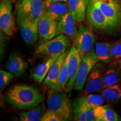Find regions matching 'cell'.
<instances>
[{"label":"cell","instance_id":"obj_1","mask_svg":"<svg viewBox=\"0 0 121 121\" xmlns=\"http://www.w3.org/2000/svg\"><path fill=\"white\" fill-rule=\"evenodd\" d=\"M6 101L15 108L30 109L43 102L44 93L33 85L16 84L7 91L4 96Z\"/></svg>","mask_w":121,"mask_h":121},{"label":"cell","instance_id":"obj_2","mask_svg":"<svg viewBox=\"0 0 121 121\" xmlns=\"http://www.w3.org/2000/svg\"><path fill=\"white\" fill-rule=\"evenodd\" d=\"M47 1L44 0H22L17 9V24L28 22L33 26L38 28Z\"/></svg>","mask_w":121,"mask_h":121},{"label":"cell","instance_id":"obj_3","mask_svg":"<svg viewBox=\"0 0 121 121\" xmlns=\"http://www.w3.org/2000/svg\"><path fill=\"white\" fill-rule=\"evenodd\" d=\"M47 104L49 110L60 115L64 121L69 118L71 114L70 100L63 91L51 90L48 94Z\"/></svg>","mask_w":121,"mask_h":121},{"label":"cell","instance_id":"obj_4","mask_svg":"<svg viewBox=\"0 0 121 121\" xmlns=\"http://www.w3.org/2000/svg\"><path fill=\"white\" fill-rule=\"evenodd\" d=\"M70 44L71 39L65 35L60 34L40 44L37 47L35 52L38 54L49 57H58L67 51Z\"/></svg>","mask_w":121,"mask_h":121},{"label":"cell","instance_id":"obj_5","mask_svg":"<svg viewBox=\"0 0 121 121\" xmlns=\"http://www.w3.org/2000/svg\"><path fill=\"white\" fill-rule=\"evenodd\" d=\"M95 40V35L90 27L84 25L80 27L74 43L82 58L94 51Z\"/></svg>","mask_w":121,"mask_h":121},{"label":"cell","instance_id":"obj_6","mask_svg":"<svg viewBox=\"0 0 121 121\" xmlns=\"http://www.w3.org/2000/svg\"><path fill=\"white\" fill-rule=\"evenodd\" d=\"M12 0H1L0 29L2 32L9 37H13L16 32Z\"/></svg>","mask_w":121,"mask_h":121},{"label":"cell","instance_id":"obj_7","mask_svg":"<svg viewBox=\"0 0 121 121\" xmlns=\"http://www.w3.org/2000/svg\"><path fill=\"white\" fill-rule=\"evenodd\" d=\"M112 29L121 26V4L119 0H96Z\"/></svg>","mask_w":121,"mask_h":121},{"label":"cell","instance_id":"obj_8","mask_svg":"<svg viewBox=\"0 0 121 121\" xmlns=\"http://www.w3.org/2000/svg\"><path fill=\"white\" fill-rule=\"evenodd\" d=\"M86 18L89 23L97 29H111L108 19L100 8L96 0H89Z\"/></svg>","mask_w":121,"mask_h":121},{"label":"cell","instance_id":"obj_9","mask_svg":"<svg viewBox=\"0 0 121 121\" xmlns=\"http://www.w3.org/2000/svg\"><path fill=\"white\" fill-rule=\"evenodd\" d=\"M104 64L102 62H98L89 73L85 84V94L99 92L104 87Z\"/></svg>","mask_w":121,"mask_h":121},{"label":"cell","instance_id":"obj_10","mask_svg":"<svg viewBox=\"0 0 121 121\" xmlns=\"http://www.w3.org/2000/svg\"><path fill=\"white\" fill-rule=\"evenodd\" d=\"M98 62L99 60L95 53L94 51L82 59L74 85L73 89L75 90L78 91L83 90L86 80L89 73Z\"/></svg>","mask_w":121,"mask_h":121},{"label":"cell","instance_id":"obj_11","mask_svg":"<svg viewBox=\"0 0 121 121\" xmlns=\"http://www.w3.org/2000/svg\"><path fill=\"white\" fill-rule=\"evenodd\" d=\"M82 59L78 49L75 46L72 47L69 51L66 58L69 72V80L66 88V91L67 92L70 91L73 89Z\"/></svg>","mask_w":121,"mask_h":121},{"label":"cell","instance_id":"obj_12","mask_svg":"<svg viewBox=\"0 0 121 121\" xmlns=\"http://www.w3.org/2000/svg\"><path fill=\"white\" fill-rule=\"evenodd\" d=\"M69 51H66L57 58L50 69L43 81V85L50 90H58V78L62 65L67 56Z\"/></svg>","mask_w":121,"mask_h":121},{"label":"cell","instance_id":"obj_13","mask_svg":"<svg viewBox=\"0 0 121 121\" xmlns=\"http://www.w3.org/2000/svg\"><path fill=\"white\" fill-rule=\"evenodd\" d=\"M58 22L51 19L44 13L38 23V31L42 39L48 40L53 38L59 34Z\"/></svg>","mask_w":121,"mask_h":121},{"label":"cell","instance_id":"obj_14","mask_svg":"<svg viewBox=\"0 0 121 121\" xmlns=\"http://www.w3.org/2000/svg\"><path fill=\"white\" fill-rule=\"evenodd\" d=\"M76 20L70 12H68L58 22V31L59 34L66 35L71 40H75L78 34L75 24Z\"/></svg>","mask_w":121,"mask_h":121},{"label":"cell","instance_id":"obj_15","mask_svg":"<svg viewBox=\"0 0 121 121\" xmlns=\"http://www.w3.org/2000/svg\"><path fill=\"white\" fill-rule=\"evenodd\" d=\"M28 63L21 56L13 53L10 54L4 67L13 75L20 76L28 68Z\"/></svg>","mask_w":121,"mask_h":121},{"label":"cell","instance_id":"obj_16","mask_svg":"<svg viewBox=\"0 0 121 121\" xmlns=\"http://www.w3.org/2000/svg\"><path fill=\"white\" fill-rule=\"evenodd\" d=\"M69 11L68 4L65 2L50 3L47 1L44 13L51 19L58 22Z\"/></svg>","mask_w":121,"mask_h":121},{"label":"cell","instance_id":"obj_17","mask_svg":"<svg viewBox=\"0 0 121 121\" xmlns=\"http://www.w3.org/2000/svg\"><path fill=\"white\" fill-rule=\"evenodd\" d=\"M89 0H68L69 11L76 22H81L86 17Z\"/></svg>","mask_w":121,"mask_h":121},{"label":"cell","instance_id":"obj_18","mask_svg":"<svg viewBox=\"0 0 121 121\" xmlns=\"http://www.w3.org/2000/svg\"><path fill=\"white\" fill-rule=\"evenodd\" d=\"M121 69L118 65L111 63L105 68L103 75L104 87L118 84L121 80Z\"/></svg>","mask_w":121,"mask_h":121},{"label":"cell","instance_id":"obj_19","mask_svg":"<svg viewBox=\"0 0 121 121\" xmlns=\"http://www.w3.org/2000/svg\"><path fill=\"white\" fill-rule=\"evenodd\" d=\"M58 57H49L46 60L38 65L31 72V76L33 79L39 83L43 82L47 75L51 67Z\"/></svg>","mask_w":121,"mask_h":121},{"label":"cell","instance_id":"obj_20","mask_svg":"<svg viewBox=\"0 0 121 121\" xmlns=\"http://www.w3.org/2000/svg\"><path fill=\"white\" fill-rule=\"evenodd\" d=\"M96 121H118L121 117L109 105H100L94 109Z\"/></svg>","mask_w":121,"mask_h":121},{"label":"cell","instance_id":"obj_21","mask_svg":"<svg viewBox=\"0 0 121 121\" xmlns=\"http://www.w3.org/2000/svg\"><path fill=\"white\" fill-rule=\"evenodd\" d=\"M111 43L108 42H97L94 45V52L99 62L105 64L112 60L111 56Z\"/></svg>","mask_w":121,"mask_h":121},{"label":"cell","instance_id":"obj_22","mask_svg":"<svg viewBox=\"0 0 121 121\" xmlns=\"http://www.w3.org/2000/svg\"><path fill=\"white\" fill-rule=\"evenodd\" d=\"M17 25L24 41L29 44L35 43L38 38V28L33 26L28 22H21Z\"/></svg>","mask_w":121,"mask_h":121},{"label":"cell","instance_id":"obj_23","mask_svg":"<svg viewBox=\"0 0 121 121\" xmlns=\"http://www.w3.org/2000/svg\"><path fill=\"white\" fill-rule=\"evenodd\" d=\"M45 107L44 103H40L29 110L22 112L20 114V119L22 121H39L45 113Z\"/></svg>","mask_w":121,"mask_h":121},{"label":"cell","instance_id":"obj_24","mask_svg":"<svg viewBox=\"0 0 121 121\" xmlns=\"http://www.w3.org/2000/svg\"><path fill=\"white\" fill-rule=\"evenodd\" d=\"M99 93L107 102H117L121 98V87L119 84L112 86L104 87Z\"/></svg>","mask_w":121,"mask_h":121},{"label":"cell","instance_id":"obj_25","mask_svg":"<svg viewBox=\"0 0 121 121\" xmlns=\"http://www.w3.org/2000/svg\"><path fill=\"white\" fill-rule=\"evenodd\" d=\"M69 80V72L68 69L66 58L62 65L61 69L58 78V90L64 91L66 90V86Z\"/></svg>","mask_w":121,"mask_h":121},{"label":"cell","instance_id":"obj_26","mask_svg":"<svg viewBox=\"0 0 121 121\" xmlns=\"http://www.w3.org/2000/svg\"><path fill=\"white\" fill-rule=\"evenodd\" d=\"M85 101L91 108L94 109L98 106L102 105L105 103V99L100 94H92V93L87 94L84 95Z\"/></svg>","mask_w":121,"mask_h":121},{"label":"cell","instance_id":"obj_27","mask_svg":"<svg viewBox=\"0 0 121 121\" xmlns=\"http://www.w3.org/2000/svg\"><path fill=\"white\" fill-rule=\"evenodd\" d=\"M74 119L78 121H87V118L84 112L83 111L81 104V96L75 100L73 104Z\"/></svg>","mask_w":121,"mask_h":121},{"label":"cell","instance_id":"obj_28","mask_svg":"<svg viewBox=\"0 0 121 121\" xmlns=\"http://www.w3.org/2000/svg\"><path fill=\"white\" fill-rule=\"evenodd\" d=\"M81 104H82V108L83 111L84 112L87 118V121H95V116L94 109H91L89 106L87 105L85 101L84 95L81 96Z\"/></svg>","mask_w":121,"mask_h":121},{"label":"cell","instance_id":"obj_29","mask_svg":"<svg viewBox=\"0 0 121 121\" xmlns=\"http://www.w3.org/2000/svg\"><path fill=\"white\" fill-rule=\"evenodd\" d=\"M111 56L112 60L121 58V39L111 43Z\"/></svg>","mask_w":121,"mask_h":121},{"label":"cell","instance_id":"obj_30","mask_svg":"<svg viewBox=\"0 0 121 121\" xmlns=\"http://www.w3.org/2000/svg\"><path fill=\"white\" fill-rule=\"evenodd\" d=\"M42 121H63L62 117L58 113L49 110L45 112L41 119Z\"/></svg>","mask_w":121,"mask_h":121},{"label":"cell","instance_id":"obj_31","mask_svg":"<svg viewBox=\"0 0 121 121\" xmlns=\"http://www.w3.org/2000/svg\"><path fill=\"white\" fill-rule=\"evenodd\" d=\"M13 78V75L11 72L5 71L3 69H1L0 71V80H3L10 83Z\"/></svg>","mask_w":121,"mask_h":121},{"label":"cell","instance_id":"obj_32","mask_svg":"<svg viewBox=\"0 0 121 121\" xmlns=\"http://www.w3.org/2000/svg\"><path fill=\"white\" fill-rule=\"evenodd\" d=\"M48 2L50 3H56V2H67L68 0H47Z\"/></svg>","mask_w":121,"mask_h":121},{"label":"cell","instance_id":"obj_33","mask_svg":"<svg viewBox=\"0 0 121 121\" xmlns=\"http://www.w3.org/2000/svg\"><path fill=\"white\" fill-rule=\"evenodd\" d=\"M118 61H117V63H118V65L119 67L120 68V69H121V58L118 59V60H117Z\"/></svg>","mask_w":121,"mask_h":121}]
</instances>
